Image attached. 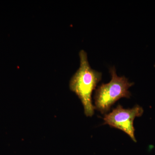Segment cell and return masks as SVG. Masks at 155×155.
Wrapping results in <instances>:
<instances>
[{
    "label": "cell",
    "instance_id": "cell-1",
    "mask_svg": "<svg viewBox=\"0 0 155 155\" xmlns=\"http://www.w3.org/2000/svg\"><path fill=\"white\" fill-rule=\"evenodd\" d=\"M80 67L69 82V88L80 99L87 116H92L95 107L92 102V94L101 80L102 73L92 69L89 64L87 54L81 50L79 54Z\"/></svg>",
    "mask_w": 155,
    "mask_h": 155
},
{
    "label": "cell",
    "instance_id": "cell-2",
    "mask_svg": "<svg viewBox=\"0 0 155 155\" xmlns=\"http://www.w3.org/2000/svg\"><path fill=\"white\" fill-rule=\"evenodd\" d=\"M110 72L112 76L110 81L102 84L95 93V107L102 114L109 112L111 107L120 99L130 98L131 94L128 89L134 85L125 76H118L115 67L110 68Z\"/></svg>",
    "mask_w": 155,
    "mask_h": 155
},
{
    "label": "cell",
    "instance_id": "cell-3",
    "mask_svg": "<svg viewBox=\"0 0 155 155\" xmlns=\"http://www.w3.org/2000/svg\"><path fill=\"white\" fill-rule=\"evenodd\" d=\"M143 113V109L140 106L136 105L131 109H126L119 105L111 113L105 115L104 118V124L122 130L133 141L136 142L134 121L136 117H140Z\"/></svg>",
    "mask_w": 155,
    "mask_h": 155
}]
</instances>
